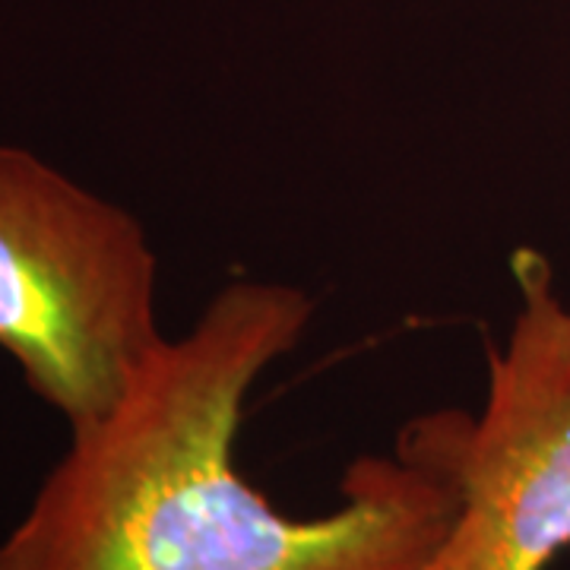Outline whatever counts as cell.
Listing matches in <instances>:
<instances>
[{"instance_id":"277c9868","label":"cell","mask_w":570,"mask_h":570,"mask_svg":"<svg viewBox=\"0 0 570 570\" xmlns=\"http://www.w3.org/2000/svg\"><path fill=\"white\" fill-rule=\"evenodd\" d=\"M419 570H441V564H438V558H434L431 564H425V568H419Z\"/></svg>"},{"instance_id":"6da1fadb","label":"cell","mask_w":570,"mask_h":570,"mask_svg":"<svg viewBox=\"0 0 570 570\" xmlns=\"http://www.w3.org/2000/svg\"><path fill=\"white\" fill-rule=\"evenodd\" d=\"M314 317L305 288L223 285L163 336L121 396L48 469L0 539V570H419L453 527L450 491L406 456H358L340 504L292 517L238 466L250 390Z\"/></svg>"},{"instance_id":"7a4b0ae2","label":"cell","mask_w":570,"mask_h":570,"mask_svg":"<svg viewBox=\"0 0 570 570\" xmlns=\"http://www.w3.org/2000/svg\"><path fill=\"white\" fill-rule=\"evenodd\" d=\"M163 336L159 261L140 219L0 142V348L26 387L80 428Z\"/></svg>"},{"instance_id":"3957f363","label":"cell","mask_w":570,"mask_h":570,"mask_svg":"<svg viewBox=\"0 0 570 570\" xmlns=\"http://www.w3.org/2000/svg\"><path fill=\"white\" fill-rule=\"evenodd\" d=\"M517 311L491 343L485 400L409 419L396 453L453 498L441 570H549L570 549V305L549 257H510Z\"/></svg>"}]
</instances>
